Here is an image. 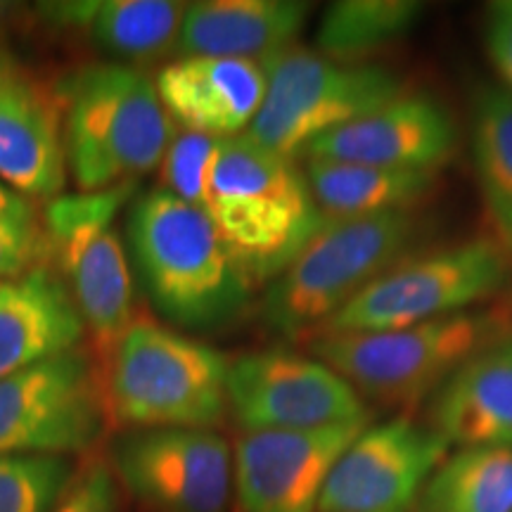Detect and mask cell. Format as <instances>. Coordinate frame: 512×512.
Wrapping results in <instances>:
<instances>
[{
	"label": "cell",
	"instance_id": "cell-1",
	"mask_svg": "<svg viewBox=\"0 0 512 512\" xmlns=\"http://www.w3.org/2000/svg\"><path fill=\"white\" fill-rule=\"evenodd\" d=\"M126 245L147 299L174 325L221 328L252 299L209 216L159 185L128 204Z\"/></svg>",
	"mask_w": 512,
	"mask_h": 512
},
{
	"label": "cell",
	"instance_id": "cell-2",
	"mask_svg": "<svg viewBox=\"0 0 512 512\" xmlns=\"http://www.w3.org/2000/svg\"><path fill=\"white\" fill-rule=\"evenodd\" d=\"M200 209L252 285L278 278L325 219L297 162L245 133L216 145Z\"/></svg>",
	"mask_w": 512,
	"mask_h": 512
},
{
	"label": "cell",
	"instance_id": "cell-3",
	"mask_svg": "<svg viewBox=\"0 0 512 512\" xmlns=\"http://www.w3.org/2000/svg\"><path fill=\"white\" fill-rule=\"evenodd\" d=\"M67 171L79 192L138 181L162 166L176 124L150 72L131 64H88L60 86Z\"/></svg>",
	"mask_w": 512,
	"mask_h": 512
},
{
	"label": "cell",
	"instance_id": "cell-4",
	"mask_svg": "<svg viewBox=\"0 0 512 512\" xmlns=\"http://www.w3.org/2000/svg\"><path fill=\"white\" fill-rule=\"evenodd\" d=\"M221 351L152 318H133L105 361L110 418L133 430H214L228 413Z\"/></svg>",
	"mask_w": 512,
	"mask_h": 512
},
{
	"label": "cell",
	"instance_id": "cell-5",
	"mask_svg": "<svg viewBox=\"0 0 512 512\" xmlns=\"http://www.w3.org/2000/svg\"><path fill=\"white\" fill-rule=\"evenodd\" d=\"M505 330L494 313L460 311L399 330L320 332L311 351L356 394L406 408L439 389L477 351L508 339Z\"/></svg>",
	"mask_w": 512,
	"mask_h": 512
},
{
	"label": "cell",
	"instance_id": "cell-6",
	"mask_svg": "<svg viewBox=\"0 0 512 512\" xmlns=\"http://www.w3.org/2000/svg\"><path fill=\"white\" fill-rule=\"evenodd\" d=\"M415 235L413 211L323 219L264 294V318L285 337L318 332L394 266Z\"/></svg>",
	"mask_w": 512,
	"mask_h": 512
},
{
	"label": "cell",
	"instance_id": "cell-7",
	"mask_svg": "<svg viewBox=\"0 0 512 512\" xmlns=\"http://www.w3.org/2000/svg\"><path fill=\"white\" fill-rule=\"evenodd\" d=\"M138 181L48 202L41 228L57 275L74 297L102 366L133 320V278L117 216L133 202Z\"/></svg>",
	"mask_w": 512,
	"mask_h": 512
},
{
	"label": "cell",
	"instance_id": "cell-8",
	"mask_svg": "<svg viewBox=\"0 0 512 512\" xmlns=\"http://www.w3.org/2000/svg\"><path fill=\"white\" fill-rule=\"evenodd\" d=\"M266 95L245 136L275 155L297 159L313 140L406 95L396 72L377 64H344L299 46L259 60Z\"/></svg>",
	"mask_w": 512,
	"mask_h": 512
},
{
	"label": "cell",
	"instance_id": "cell-9",
	"mask_svg": "<svg viewBox=\"0 0 512 512\" xmlns=\"http://www.w3.org/2000/svg\"><path fill=\"white\" fill-rule=\"evenodd\" d=\"M110 422L105 368L91 349L0 380V456H88Z\"/></svg>",
	"mask_w": 512,
	"mask_h": 512
},
{
	"label": "cell",
	"instance_id": "cell-10",
	"mask_svg": "<svg viewBox=\"0 0 512 512\" xmlns=\"http://www.w3.org/2000/svg\"><path fill=\"white\" fill-rule=\"evenodd\" d=\"M508 252L496 240H470L399 259L320 332L399 330L465 311L508 280Z\"/></svg>",
	"mask_w": 512,
	"mask_h": 512
},
{
	"label": "cell",
	"instance_id": "cell-11",
	"mask_svg": "<svg viewBox=\"0 0 512 512\" xmlns=\"http://www.w3.org/2000/svg\"><path fill=\"white\" fill-rule=\"evenodd\" d=\"M228 408L245 432L323 430L370 420L354 387L318 358L285 349L228 363Z\"/></svg>",
	"mask_w": 512,
	"mask_h": 512
},
{
	"label": "cell",
	"instance_id": "cell-12",
	"mask_svg": "<svg viewBox=\"0 0 512 512\" xmlns=\"http://www.w3.org/2000/svg\"><path fill=\"white\" fill-rule=\"evenodd\" d=\"M110 460L147 512H223L233 489V451L214 430H133L114 441Z\"/></svg>",
	"mask_w": 512,
	"mask_h": 512
},
{
	"label": "cell",
	"instance_id": "cell-13",
	"mask_svg": "<svg viewBox=\"0 0 512 512\" xmlns=\"http://www.w3.org/2000/svg\"><path fill=\"white\" fill-rule=\"evenodd\" d=\"M448 441L411 418L366 427L332 467L318 512H413Z\"/></svg>",
	"mask_w": 512,
	"mask_h": 512
},
{
	"label": "cell",
	"instance_id": "cell-14",
	"mask_svg": "<svg viewBox=\"0 0 512 512\" xmlns=\"http://www.w3.org/2000/svg\"><path fill=\"white\" fill-rule=\"evenodd\" d=\"M368 420L323 430L242 432L233 453L240 512H318L332 467Z\"/></svg>",
	"mask_w": 512,
	"mask_h": 512
},
{
	"label": "cell",
	"instance_id": "cell-15",
	"mask_svg": "<svg viewBox=\"0 0 512 512\" xmlns=\"http://www.w3.org/2000/svg\"><path fill=\"white\" fill-rule=\"evenodd\" d=\"M458 147V126L451 112L430 95H401L313 140L306 159L368 164L382 169L437 171Z\"/></svg>",
	"mask_w": 512,
	"mask_h": 512
},
{
	"label": "cell",
	"instance_id": "cell-16",
	"mask_svg": "<svg viewBox=\"0 0 512 512\" xmlns=\"http://www.w3.org/2000/svg\"><path fill=\"white\" fill-rule=\"evenodd\" d=\"M60 95L0 50V181L27 200H55L67 185Z\"/></svg>",
	"mask_w": 512,
	"mask_h": 512
},
{
	"label": "cell",
	"instance_id": "cell-17",
	"mask_svg": "<svg viewBox=\"0 0 512 512\" xmlns=\"http://www.w3.org/2000/svg\"><path fill=\"white\" fill-rule=\"evenodd\" d=\"M155 83L178 128L211 138L247 133L266 95L261 62L238 57H181L166 64Z\"/></svg>",
	"mask_w": 512,
	"mask_h": 512
},
{
	"label": "cell",
	"instance_id": "cell-18",
	"mask_svg": "<svg viewBox=\"0 0 512 512\" xmlns=\"http://www.w3.org/2000/svg\"><path fill=\"white\" fill-rule=\"evenodd\" d=\"M86 332L74 297L50 261L0 280V380L79 349Z\"/></svg>",
	"mask_w": 512,
	"mask_h": 512
},
{
	"label": "cell",
	"instance_id": "cell-19",
	"mask_svg": "<svg viewBox=\"0 0 512 512\" xmlns=\"http://www.w3.org/2000/svg\"><path fill=\"white\" fill-rule=\"evenodd\" d=\"M311 5L299 0H202L188 3L178 57H264L292 48L306 22Z\"/></svg>",
	"mask_w": 512,
	"mask_h": 512
},
{
	"label": "cell",
	"instance_id": "cell-20",
	"mask_svg": "<svg viewBox=\"0 0 512 512\" xmlns=\"http://www.w3.org/2000/svg\"><path fill=\"white\" fill-rule=\"evenodd\" d=\"M430 420L448 446H512V337L477 351L441 384Z\"/></svg>",
	"mask_w": 512,
	"mask_h": 512
},
{
	"label": "cell",
	"instance_id": "cell-21",
	"mask_svg": "<svg viewBox=\"0 0 512 512\" xmlns=\"http://www.w3.org/2000/svg\"><path fill=\"white\" fill-rule=\"evenodd\" d=\"M185 12L188 3L176 0H74L50 5L48 22L86 31L102 53L140 67L174 53Z\"/></svg>",
	"mask_w": 512,
	"mask_h": 512
},
{
	"label": "cell",
	"instance_id": "cell-22",
	"mask_svg": "<svg viewBox=\"0 0 512 512\" xmlns=\"http://www.w3.org/2000/svg\"><path fill=\"white\" fill-rule=\"evenodd\" d=\"M304 176L325 219L413 211L437 185V171L382 169L330 159H306Z\"/></svg>",
	"mask_w": 512,
	"mask_h": 512
},
{
	"label": "cell",
	"instance_id": "cell-23",
	"mask_svg": "<svg viewBox=\"0 0 512 512\" xmlns=\"http://www.w3.org/2000/svg\"><path fill=\"white\" fill-rule=\"evenodd\" d=\"M472 162L496 242L512 254V93L482 83L470 107Z\"/></svg>",
	"mask_w": 512,
	"mask_h": 512
},
{
	"label": "cell",
	"instance_id": "cell-24",
	"mask_svg": "<svg viewBox=\"0 0 512 512\" xmlns=\"http://www.w3.org/2000/svg\"><path fill=\"white\" fill-rule=\"evenodd\" d=\"M413 512H512V446L460 448L432 472Z\"/></svg>",
	"mask_w": 512,
	"mask_h": 512
},
{
	"label": "cell",
	"instance_id": "cell-25",
	"mask_svg": "<svg viewBox=\"0 0 512 512\" xmlns=\"http://www.w3.org/2000/svg\"><path fill=\"white\" fill-rule=\"evenodd\" d=\"M425 5L415 0H337L323 12L316 48L335 62L361 64L396 46L418 27Z\"/></svg>",
	"mask_w": 512,
	"mask_h": 512
},
{
	"label": "cell",
	"instance_id": "cell-26",
	"mask_svg": "<svg viewBox=\"0 0 512 512\" xmlns=\"http://www.w3.org/2000/svg\"><path fill=\"white\" fill-rule=\"evenodd\" d=\"M74 472L62 456H0V512H53Z\"/></svg>",
	"mask_w": 512,
	"mask_h": 512
},
{
	"label": "cell",
	"instance_id": "cell-27",
	"mask_svg": "<svg viewBox=\"0 0 512 512\" xmlns=\"http://www.w3.org/2000/svg\"><path fill=\"white\" fill-rule=\"evenodd\" d=\"M219 140L178 128L159 166V188L174 192L176 197L200 209Z\"/></svg>",
	"mask_w": 512,
	"mask_h": 512
},
{
	"label": "cell",
	"instance_id": "cell-28",
	"mask_svg": "<svg viewBox=\"0 0 512 512\" xmlns=\"http://www.w3.org/2000/svg\"><path fill=\"white\" fill-rule=\"evenodd\" d=\"M53 512H121V484L110 456L98 451L83 456Z\"/></svg>",
	"mask_w": 512,
	"mask_h": 512
},
{
	"label": "cell",
	"instance_id": "cell-29",
	"mask_svg": "<svg viewBox=\"0 0 512 512\" xmlns=\"http://www.w3.org/2000/svg\"><path fill=\"white\" fill-rule=\"evenodd\" d=\"M43 261H48V247L36 216L0 221V280L19 278Z\"/></svg>",
	"mask_w": 512,
	"mask_h": 512
},
{
	"label": "cell",
	"instance_id": "cell-30",
	"mask_svg": "<svg viewBox=\"0 0 512 512\" xmlns=\"http://www.w3.org/2000/svg\"><path fill=\"white\" fill-rule=\"evenodd\" d=\"M484 46L503 86L512 93V0H498L486 10Z\"/></svg>",
	"mask_w": 512,
	"mask_h": 512
},
{
	"label": "cell",
	"instance_id": "cell-31",
	"mask_svg": "<svg viewBox=\"0 0 512 512\" xmlns=\"http://www.w3.org/2000/svg\"><path fill=\"white\" fill-rule=\"evenodd\" d=\"M36 211L27 197L19 195L10 185L0 181V221L5 219H34Z\"/></svg>",
	"mask_w": 512,
	"mask_h": 512
},
{
	"label": "cell",
	"instance_id": "cell-32",
	"mask_svg": "<svg viewBox=\"0 0 512 512\" xmlns=\"http://www.w3.org/2000/svg\"><path fill=\"white\" fill-rule=\"evenodd\" d=\"M19 5L15 3H0V36H5L10 31L12 24L17 22V15H19Z\"/></svg>",
	"mask_w": 512,
	"mask_h": 512
}]
</instances>
